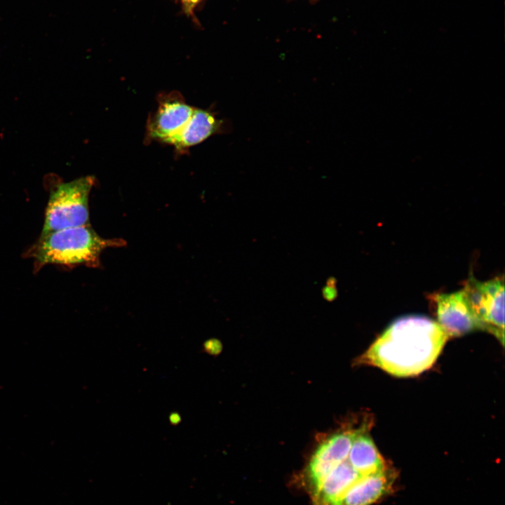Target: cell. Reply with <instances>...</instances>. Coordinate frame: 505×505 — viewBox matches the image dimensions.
I'll list each match as a JSON object with an SVG mask.
<instances>
[{
	"mask_svg": "<svg viewBox=\"0 0 505 505\" xmlns=\"http://www.w3.org/2000/svg\"><path fill=\"white\" fill-rule=\"evenodd\" d=\"M168 419L172 425L175 426L181 422L182 418L179 413L173 412L169 415Z\"/></svg>",
	"mask_w": 505,
	"mask_h": 505,
	"instance_id": "5bb4252c",
	"label": "cell"
},
{
	"mask_svg": "<svg viewBox=\"0 0 505 505\" xmlns=\"http://www.w3.org/2000/svg\"><path fill=\"white\" fill-rule=\"evenodd\" d=\"M194 109L180 95L173 93L163 96L159 100L156 112L148 121L147 137L152 140L168 143L182 130Z\"/></svg>",
	"mask_w": 505,
	"mask_h": 505,
	"instance_id": "52a82bcc",
	"label": "cell"
},
{
	"mask_svg": "<svg viewBox=\"0 0 505 505\" xmlns=\"http://www.w3.org/2000/svg\"><path fill=\"white\" fill-rule=\"evenodd\" d=\"M449 337L438 323L419 315L394 321L359 358L399 377L417 375L437 360Z\"/></svg>",
	"mask_w": 505,
	"mask_h": 505,
	"instance_id": "6da1fadb",
	"label": "cell"
},
{
	"mask_svg": "<svg viewBox=\"0 0 505 505\" xmlns=\"http://www.w3.org/2000/svg\"><path fill=\"white\" fill-rule=\"evenodd\" d=\"M462 290L480 330L492 334L504 346V276L482 282L470 274L464 282Z\"/></svg>",
	"mask_w": 505,
	"mask_h": 505,
	"instance_id": "5b68a950",
	"label": "cell"
},
{
	"mask_svg": "<svg viewBox=\"0 0 505 505\" xmlns=\"http://www.w3.org/2000/svg\"><path fill=\"white\" fill-rule=\"evenodd\" d=\"M361 429L335 432L317 446L300 476L312 505H337L365 476L349 459L353 440Z\"/></svg>",
	"mask_w": 505,
	"mask_h": 505,
	"instance_id": "7a4b0ae2",
	"label": "cell"
},
{
	"mask_svg": "<svg viewBox=\"0 0 505 505\" xmlns=\"http://www.w3.org/2000/svg\"><path fill=\"white\" fill-rule=\"evenodd\" d=\"M431 298L436 304V322L449 338L480 330L462 289L452 293H436Z\"/></svg>",
	"mask_w": 505,
	"mask_h": 505,
	"instance_id": "8992f818",
	"label": "cell"
},
{
	"mask_svg": "<svg viewBox=\"0 0 505 505\" xmlns=\"http://www.w3.org/2000/svg\"><path fill=\"white\" fill-rule=\"evenodd\" d=\"M224 122L212 112L194 109L193 113L182 130L168 144L180 152L198 144L209 137L224 132Z\"/></svg>",
	"mask_w": 505,
	"mask_h": 505,
	"instance_id": "ba28073f",
	"label": "cell"
},
{
	"mask_svg": "<svg viewBox=\"0 0 505 505\" xmlns=\"http://www.w3.org/2000/svg\"><path fill=\"white\" fill-rule=\"evenodd\" d=\"M184 12L189 15H192L196 6L201 0H180Z\"/></svg>",
	"mask_w": 505,
	"mask_h": 505,
	"instance_id": "4fadbf2b",
	"label": "cell"
},
{
	"mask_svg": "<svg viewBox=\"0 0 505 505\" xmlns=\"http://www.w3.org/2000/svg\"><path fill=\"white\" fill-rule=\"evenodd\" d=\"M94 178L83 177L62 182L51 191L40 235L88 224V198Z\"/></svg>",
	"mask_w": 505,
	"mask_h": 505,
	"instance_id": "277c9868",
	"label": "cell"
},
{
	"mask_svg": "<svg viewBox=\"0 0 505 505\" xmlns=\"http://www.w3.org/2000/svg\"><path fill=\"white\" fill-rule=\"evenodd\" d=\"M322 295L328 302H332L337 298V280L334 277L327 279L325 285L322 289Z\"/></svg>",
	"mask_w": 505,
	"mask_h": 505,
	"instance_id": "8fae6325",
	"label": "cell"
},
{
	"mask_svg": "<svg viewBox=\"0 0 505 505\" xmlns=\"http://www.w3.org/2000/svg\"><path fill=\"white\" fill-rule=\"evenodd\" d=\"M116 241L100 236L88 224L40 235L27 252L36 269L46 264L95 265L101 252Z\"/></svg>",
	"mask_w": 505,
	"mask_h": 505,
	"instance_id": "3957f363",
	"label": "cell"
},
{
	"mask_svg": "<svg viewBox=\"0 0 505 505\" xmlns=\"http://www.w3.org/2000/svg\"><path fill=\"white\" fill-rule=\"evenodd\" d=\"M221 342L216 339H210L203 343L204 350L209 354L217 355L222 350Z\"/></svg>",
	"mask_w": 505,
	"mask_h": 505,
	"instance_id": "7c38bea8",
	"label": "cell"
},
{
	"mask_svg": "<svg viewBox=\"0 0 505 505\" xmlns=\"http://www.w3.org/2000/svg\"><path fill=\"white\" fill-rule=\"evenodd\" d=\"M395 478L394 472L387 467L366 475L346 492L337 505H371L390 492Z\"/></svg>",
	"mask_w": 505,
	"mask_h": 505,
	"instance_id": "9c48e42d",
	"label": "cell"
},
{
	"mask_svg": "<svg viewBox=\"0 0 505 505\" xmlns=\"http://www.w3.org/2000/svg\"><path fill=\"white\" fill-rule=\"evenodd\" d=\"M366 428V425H363L356 435L349 453V459L352 465L364 476L386 468L383 457Z\"/></svg>",
	"mask_w": 505,
	"mask_h": 505,
	"instance_id": "30bf717a",
	"label": "cell"
}]
</instances>
